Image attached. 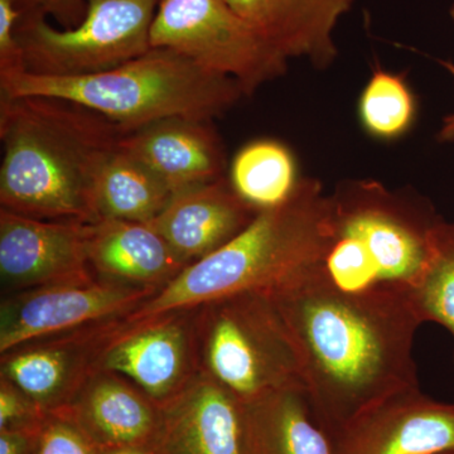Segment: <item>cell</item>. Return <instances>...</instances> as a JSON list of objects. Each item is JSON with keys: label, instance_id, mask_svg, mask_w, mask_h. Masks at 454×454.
<instances>
[{"label": "cell", "instance_id": "1", "mask_svg": "<svg viewBox=\"0 0 454 454\" xmlns=\"http://www.w3.org/2000/svg\"><path fill=\"white\" fill-rule=\"evenodd\" d=\"M270 295L331 434L391 394L420 387L413 346L422 324L408 297L337 291L309 273Z\"/></svg>", "mask_w": 454, "mask_h": 454}, {"label": "cell", "instance_id": "2", "mask_svg": "<svg viewBox=\"0 0 454 454\" xmlns=\"http://www.w3.org/2000/svg\"><path fill=\"white\" fill-rule=\"evenodd\" d=\"M127 133L71 101L0 95L3 210L33 219L95 223L98 173Z\"/></svg>", "mask_w": 454, "mask_h": 454}, {"label": "cell", "instance_id": "3", "mask_svg": "<svg viewBox=\"0 0 454 454\" xmlns=\"http://www.w3.org/2000/svg\"><path fill=\"white\" fill-rule=\"evenodd\" d=\"M333 235V196L325 195L318 179L300 178L286 202L260 211L240 234L187 265L125 321L193 309L243 293L273 294L318 267Z\"/></svg>", "mask_w": 454, "mask_h": 454}, {"label": "cell", "instance_id": "4", "mask_svg": "<svg viewBox=\"0 0 454 454\" xmlns=\"http://www.w3.org/2000/svg\"><path fill=\"white\" fill-rule=\"evenodd\" d=\"M0 95L62 98L106 116L127 131L173 116L212 121L245 97L235 80L157 47L104 73L0 77Z\"/></svg>", "mask_w": 454, "mask_h": 454}, {"label": "cell", "instance_id": "5", "mask_svg": "<svg viewBox=\"0 0 454 454\" xmlns=\"http://www.w3.org/2000/svg\"><path fill=\"white\" fill-rule=\"evenodd\" d=\"M333 202V240L310 276L337 291L409 298L441 217L375 181L346 184Z\"/></svg>", "mask_w": 454, "mask_h": 454}, {"label": "cell", "instance_id": "6", "mask_svg": "<svg viewBox=\"0 0 454 454\" xmlns=\"http://www.w3.org/2000/svg\"><path fill=\"white\" fill-rule=\"evenodd\" d=\"M193 309L199 372L245 404L304 387L300 355L271 295L243 293Z\"/></svg>", "mask_w": 454, "mask_h": 454}, {"label": "cell", "instance_id": "7", "mask_svg": "<svg viewBox=\"0 0 454 454\" xmlns=\"http://www.w3.org/2000/svg\"><path fill=\"white\" fill-rule=\"evenodd\" d=\"M79 26L57 29L47 17L20 16L16 38L26 73L83 76L104 73L152 49L151 29L160 0H86Z\"/></svg>", "mask_w": 454, "mask_h": 454}, {"label": "cell", "instance_id": "8", "mask_svg": "<svg viewBox=\"0 0 454 454\" xmlns=\"http://www.w3.org/2000/svg\"><path fill=\"white\" fill-rule=\"evenodd\" d=\"M151 44L235 80L245 97L283 76L288 68V59L226 0H160Z\"/></svg>", "mask_w": 454, "mask_h": 454}, {"label": "cell", "instance_id": "9", "mask_svg": "<svg viewBox=\"0 0 454 454\" xmlns=\"http://www.w3.org/2000/svg\"><path fill=\"white\" fill-rule=\"evenodd\" d=\"M157 292L92 276L11 293L0 304V355L32 340L125 318Z\"/></svg>", "mask_w": 454, "mask_h": 454}, {"label": "cell", "instance_id": "10", "mask_svg": "<svg viewBox=\"0 0 454 454\" xmlns=\"http://www.w3.org/2000/svg\"><path fill=\"white\" fill-rule=\"evenodd\" d=\"M193 316L195 309H187L122 319L101 351L98 370L128 379L162 408L199 373Z\"/></svg>", "mask_w": 454, "mask_h": 454}, {"label": "cell", "instance_id": "11", "mask_svg": "<svg viewBox=\"0 0 454 454\" xmlns=\"http://www.w3.org/2000/svg\"><path fill=\"white\" fill-rule=\"evenodd\" d=\"M124 318L32 340L0 355V378L7 379L46 413L74 402L98 370L101 351Z\"/></svg>", "mask_w": 454, "mask_h": 454}, {"label": "cell", "instance_id": "12", "mask_svg": "<svg viewBox=\"0 0 454 454\" xmlns=\"http://www.w3.org/2000/svg\"><path fill=\"white\" fill-rule=\"evenodd\" d=\"M91 223L40 220L0 210V277L12 293L94 276Z\"/></svg>", "mask_w": 454, "mask_h": 454}, {"label": "cell", "instance_id": "13", "mask_svg": "<svg viewBox=\"0 0 454 454\" xmlns=\"http://www.w3.org/2000/svg\"><path fill=\"white\" fill-rule=\"evenodd\" d=\"M337 454H434L454 450V404L420 387L396 391L333 434Z\"/></svg>", "mask_w": 454, "mask_h": 454}, {"label": "cell", "instance_id": "14", "mask_svg": "<svg viewBox=\"0 0 454 454\" xmlns=\"http://www.w3.org/2000/svg\"><path fill=\"white\" fill-rule=\"evenodd\" d=\"M154 454H249L247 405L199 372L160 408Z\"/></svg>", "mask_w": 454, "mask_h": 454}, {"label": "cell", "instance_id": "15", "mask_svg": "<svg viewBox=\"0 0 454 454\" xmlns=\"http://www.w3.org/2000/svg\"><path fill=\"white\" fill-rule=\"evenodd\" d=\"M121 146L175 193L226 177L225 146L212 121L173 116L125 134Z\"/></svg>", "mask_w": 454, "mask_h": 454}, {"label": "cell", "instance_id": "16", "mask_svg": "<svg viewBox=\"0 0 454 454\" xmlns=\"http://www.w3.org/2000/svg\"><path fill=\"white\" fill-rule=\"evenodd\" d=\"M258 208L227 177L175 193L151 223L188 265L211 255L252 223Z\"/></svg>", "mask_w": 454, "mask_h": 454}, {"label": "cell", "instance_id": "17", "mask_svg": "<svg viewBox=\"0 0 454 454\" xmlns=\"http://www.w3.org/2000/svg\"><path fill=\"white\" fill-rule=\"evenodd\" d=\"M100 450L152 447L160 408L118 373L98 372L64 411Z\"/></svg>", "mask_w": 454, "mask_h": 454}, {"label": "cell", "instance_id": "18", "mask_svg": "<svg viewBox=\"0 0 454 454\" xmlns=\"http://www.w3.org/2000/svg\"><path fill=\"white\" fill-rule=\"evenodd\" d=\"M286 59L328 67L337 55L334 31L355 0H226Z\"/></svg>", "mask_w": 454, "mask_h": 454}, {"label": "cell", "instance_id": "19", "mask_svg": "<svg viewBox=\"0 0 454 454\" xmlns=\"http://www.w3.org/2000/svg\"><path fill=\"white\" fill-rule=\"evenodd\" d=\"M89 262L98 277L158 291L188 265L151 223L122 220L91 223Z\"/></svg>", "mask_w": 454, "mask_h": 454}, {"label": "cell", "instance_id": "20", "mask_svg": "<svg viewBox=\"0 0 454 454\" xmlns=\"http://www.w3.org/2000/svg\"><path fill=\"white\" fill-rule=\"evenodd\" d=\"M247 405L249 454H337L304 387L277 391Z\"/></svg>", "mask_w": 454, "mask_h": 454}, {"label": "cell", "instance_id": "21", "mask_svg": "<svg viewBox=\"0 0 454 454\" xmlns=\"http://www.w3.org/2000/svg\"><path fill=\"white\" fill-rule=\"evenodd\" d=\"M172 196L162 179L119 143L101 167L95 184V221L149 223L164 210Z\"/></svg>", "mask_w": 454, "mask_h": 454}, {"label": "cell", "instance_id": "22", "mask_svg": "<svg viewBox=\"0 0 454 454\" xmlns=\"http://www.w3.org/2000/svg\"><path fill=\"white\" fill-rule=\"evenodd\" d=\"M229 179L236 192L259 211L282 205L300 181L292 152L273 139L243 146L230 164Z\"/></svg>", "mask_w": 454, "mask_h": 454}, {"label": "cell", "instance_id": "23", "mask_svg": "<svg viewBox=\"0 0 454 454\" xmlns=\"http://www.w3.org/2000/svg\"><path fill=\"white\" fill-rule=\"evenodd\" d=\"M415 116L417 101L408 83L378 66L358 100L364 129L376 139H399L413 127Z\"/></svg>", "mask_w": 454, "mask_h": 454}, {"label": "cell", "instance_id": "24", "mask_svg": "<svg viewBox=\"0 0 454 454\" xmlns=\"http://www.w3.org/2000/svg\"><path fill=\"white\" fill-rule=\"evenodd\" d=\"M409 300L420 324L443 325L454 340V223L439 221L428 265Z\"/></svg>", "mask_w": 454, "mask_h": 454}, {"label": "cell", "instance_id": "25", "mask_svg": "<svg viewBox=\"0 0 454 454\" xmlns=\"http://www.w3.org/2000/svg\"><path fill=\"white\" fill-rule=\"evenodd\" d=\"M79 427L64 414H49L35 437V454H101Z\"/></svg>", "mask_w": 454, "mask_h": 454}, {"label": "cell", "instance_id": "26", "mask_svg": "<svg viewBox=\"0 0 454 454\" xmlns=\"http://www.w3.org/2000/svg\"><path fill=\"white\" fill-rule=\"evenodd\" d=\"M49 413L16 385L0 378V432L37 433Z\"/></svg>", "mask_w": 454, "mask_h": 454}, {"label": "cell", "instance_id": "27", "mask_svg": "<svg viewBox=\"0 0 454 454\" xmlns=\"http://www.w3.org/2000/svg\"><path fill=\"white\" fill-rule=\"evenodd\" d=\"M14 3L20 16L52 17L64 29L79 26L88 12L86 0H14Z\"/></svg>", "mask_w": 454, "mask_h": 454}, {"label": "cell", "instance_id": "28", "mask_svg": "<svg viewBox=\"0 0 454 454\" xmlns=\"http://www.w3.org/2000/svg\"><path fill=\"white\" fill-rule=\"evenodd\" d=\"M37 433L0 432V454H35Z\"/></svg>", "mask_w": 454, "mask_h": 454}, {"label": "cell", "instance_id": "29", "mask_svg": "<svg viewBox=\"0 0 454 454\" xmlns=\"http://www.w3.org/2000/svg\"><path fill=\"white\" fill-rule=\"evenodd\" d=\"M441 64L444 66V68L448 71V73L452 74L454 77V64L452 62L448 61H441ZM438 140L439 142H453L454 140V113L450 114V115L446 116L443 121V124H442L441 130L438 133Z\"/></svg>", "mask_w": 454, "mask_h": 454}, {"label": "cell", "instance_id": "30", "mask_svg": "<svg viewBox=\"0 0 454 454\" xmlns=\"http://www.w3.org/2000/svg\"><path fill=\"white\" fill-rule=\"evenodd\" d=\"M101 454H154L152 447H124L103 450Z\"/></svg>", "mask_w": 454, "mask_h": 454}, {"label": "cell", "instance_id": "31", "mask_svg": "<svg viewBox=\"0 0 454 454\" xmlns=\"http://www.w3.org/2000/svg\"><path fill=\"white\" fill-rule=\"evenodd\" d=\"M434 454H454V450H443V452H438Z\"/></svg>", "mask_w": 454, "mask_h": 454}, {"label": "cell", "instance_id": "32", "mask_svg": "<svg viewBox=\"0 0 454 454\" xmlns=\"http://www.w3.org/2000/svg\"><path fill=\"white\" fill-rule=\"evenodd\" d=\"M450 17H452L453 22H454V4L453 7L450 8Z\"/></svg>", "mask_w": 454, "mask_h": 454}]
</instances>
